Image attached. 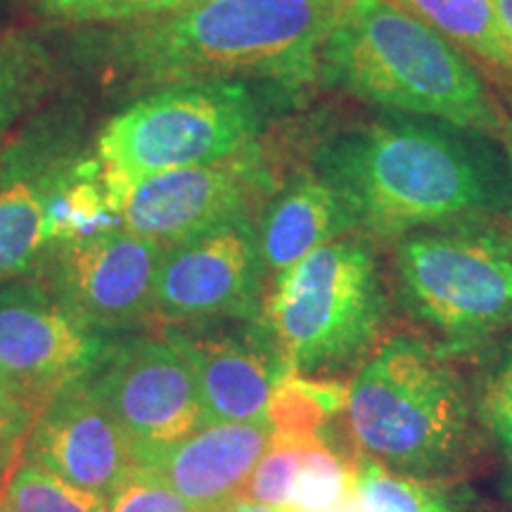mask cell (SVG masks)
<instances>
[{
  "label": "cell",
  "mask_w": 512,
  "mask_h": 512,
  "mask_svg": "<svg viewBox=\"0 0 512 512\" xmlns=\"http://www.w3.org/2000/svg\"><path fill=\"white\" fill-rule=\"evenodd\" d=\"M496 143L448 121L382 110L328 133L311 162L363 233L399 240L420 228L512 211L510 166Z\"/></svg>",
  "instance_id": "obj_1"
},
{
  "label": "cell",
  "mask_w": 512,
  "mask_h": 512,
  "mask_svg": "<svg viewBox=\"0 0 512 512\" xmlns=\"http://www.w3.org/2000/svg\"><path fill=\"white\" fill-rule=\"evenodd\" d=\"M344 0H190L164 15L95 29L83 55L131 86L256 81L297 93Z\"/></svg>",
  "instance_id": "obj_2"
},
{
  "label": "cell",
  "mask_w": 512,
  "mask_h": 512,
  "mask_svg": "<svg viewBox=\"0 0 512 512\" xmlns=\"http://www.w3.org/2000/svg\"><path fill=\"white\" fill-rule=\"evenodd\" d=\"M318 74L368 105L441 119L496 140L508 121L475 64L392 0H344L320 50Z\"/></svg>",
  "instance_id": "obj_3"
},
{
  "label": "cell",
  "mask_w": 512,
  "mask_h": 512,
  "mask_svg": "<svg viewBox=\"0 0 512 512\" xmlns=\"http://www.w3.org/2000/svg\"><path fill=\"white\" fill-rule=\"evenodd\" d=\"M354 444L396 472L448 470L472 444V406L448 358L413 335L382 342L349 384Z\"/></svg>",
  "instance_id": "obj_4"
},
{
  "label": "cell",
  "mask_w": 512,
  "mask_h": 512,
  "mask_svg": "<svg viewBox=\"0 0 512 512\" xmlns=\"http://www.w3.org/2000/svg\"><path fill=\"white\" fill-rule=\"evenodd\" d=\"M285 93L256 81L174 83L114 114L95 140V159L117 204L140 178L219 162L256 143Z\"/></svg>",
  "instance_id": "obj_5"
},
{
  "label": "cell",
  "mask_w": 512,
  "mask_h": 512,
  "mask_svg": "<svg viewBox=\"0 0 512 512\" xmlns=\"http://www.w3.org/2000/svg\"><path fill=\"white\" fill-rule=\"evenodd\" d=\"M387 297L370 242L342 235L275 273L261 325L302 375L344 366L380 335Z\"/></svg>",
  "instance_id": "obj_6"
},
{
  "label": "cell",
  "mask_w": 512,
  "mask_h": 512,
  "mask_svg": "<svg viewBox=\"0 0 512 512\" xmlns=\"http://www.w3.org/2000/svg\"><path fill=\"white\" fill-rule=\"evenodd\" d=\"M396 285L415 318L453 344L512 328V211L413 230L396 240Z\"/></svg>",
  "instance_id": "obj_7"
},
{
  "label": "cell",
  "mask_w": 512,
  "mask_h": 512,
  "mask_svg": "<svg viewBox=\"0 0 512 512\" xmlns=\"http://www.w3.org/2000/svg\"><path fill=\"white\" fill-rule=\"evenodd\" d=\"M280 188L261 140L219 162L162 171L126 185L119 195L121 226L164 249L238 216H259Z\"/></svg>",
  "instance_id": "obj_8"
},
{
  "label": "cell",
  "mask_w": 512,
  "mask_h": 512,
  "mask_svg": "<svg viewBox=\"0 0 512 512\" xmlns=\"http://www.w3.org/2000/svg\"><path fill=\"white\" fill-rule=\"evenodd\" d=\"M264 273L256 216L223 221L164 249L152 320L159 325L259 320Z\"/></svg>",
  "instance_id": "obj_9"
},
{
  "label": "cell",
  "mask_w": 512,
  "mask_h": 512,
  "mask_svg": "<svg viewBox=\"0 0 512 512\" xmlns=\"http://www.w3.org/2000/svg\"><path fill=\"white\" fill-rule=\"evenodd\" d=\"M107 344L105 332L83 323L43 280L0 283V373L36 415L91 375Z\"/></svg>",
  "instance_id": "obj_10"
},
{
  "label": "cell",
  "mask_w": 512,
  "mask_h": 512,
  "mask_svg": "<svg viewBox=\"0 0 512 512\" xmlns=\"http://www.w3.org/2000/svg\"><path fill=\"white\" fill-rule=\"evenodd\" d=\"M86 380L131 441L136 460L204 427L195 375L162 335L107 344Z\"/></svg>",
  "instance_id": "obj_11"
},
{
  "label": "cell",
  "mask_w": 512,
  "mask_h": 512,
  "mask_svg": "<svg viewBox=\"0 0 512 512\" xmlns=\"http://www.w3.org/2000/svg\"><path fill=\"white\" fill-rule=\"evenodd\" d=\"M162 254L157 240L121 226L50 247L41 261L43 283L91 328L131 330L152 320Z\"/></svg>",
  "instance_id": "obj_12"
},
{
  "label": "cell",
  "mask_w": 512,
  "mask_h": 512,
  "mask_svg": "<svg viewBox=\"0 0 512 512\" xmlns=\"http://www.w3.org/2000/svg\"><path fill=\"white\" fill-rule=\"evenodd\" d=\"M24 460L105 501L138 467L131 441L86 377L64 387L38 411Z\"/></svg>",
  "instance_id": "obj_13"
},
{
  "label": "cell",
  "mask_w": 512,
  "mask_h": 512,
  "mask_svg": "<svg viewBox=\"0 0 512 512\" xmlns=\"http://www.w3.org/2000/svg\"><path fill=\"white\" fill-rule=\"evenodd\" d=\"M166 342L181 351L195 375L204 425L268 422V401L287 370L264 325L207 330L204 323L162 325Z\"/></svg>",
  "instance_id": "obj_14"
},
{
  "label": "cell",
  "mask_w": 512,
  "mask_h": 512,
  "mask_svg": "<svg viewBox=\"0 0 512 512\" xmlns=\"http://www.w3.org/2000/svg\"><path fill=\"white\" fill-rule=\"evenodd\" d=\"M76 155L74 128L60 121L38 124L5 145L0 166V283L27 278L41 266L48 252V190Z\"/></svg>",
  "instance_id": "obj_15"
},
{
  "label": "cell",
  "mask_w": 512,
  "mask_h": 512,
  "mask_svg": "<svg viewBox=\"0 0 512 512\" xmlns=\"http://www.w3.org/2000/svg\"><path fill=\"white\" fill-rule=\"evenodd\" d=\"M273 439L271 422H214L190 437L138 456V467L155 472L202 512H226L252 477Z\"/></svg>",
  "instance_id": "obj_16"
},
{
  "label": "cell",
  "mask_w": 512,
  "mask_h": 512,
  "mask_svg": "<svg viewBox=\"0 0 512 512\" xmlns=\"http://www.w3.org/2000/svg\"><path fill=\"white\" fill-rule=\"evenodd\" d=\"M259 247L268 271L280 273L313 249L358 230L344 197L316 171L292 176L259 214Z\"/></svg>",
  "instance_id": "obj_17"
},
{
  "label": "cell",
  "mask_w": 512,
  "mask_h": 512,
  "mask_svg": "<svg viewBox=\"0 0 512 512\" xmlns=\"http://www.w3.org/2000/svg\"><path fill=\"white\" fill-rule=\"evenodd\" d=\"M451 41L486 83L512 100V43L494 0H392Z\"/></svg>",
  "instance_id": "obj_18"
},
{
  "label": "cell",
  "mask_w": 512,
  "mask_h": 512,
  "mask_svg": "<svg viewBox=\"0 0 512 512\" xmlns=\"http://www.w3.org/2000/svg\"><path fill=\"white\" fill-rule=\"evenodd\" d=\"M117 228H121L119 204L102 176L98 159L81 155L69 159L48 190V249L98 238Z\"/></svg>",
  "instance_id": "obj_19"
},
{
  "label": "cell",
  "mask_w": 512,
  "mask_h": 512,
  "mask_svg": "<svg viewBox=\"0 0 512 512\" xmlns=\"http://www.w3.org/2000/svg\"><path fill=\"white\" fill-rule=\"evenodd\" d=\"M354 503L358 512H463L446 486L396 472L373 458L354 465Z\"/></svg>",
  "instance_id": "obj_20"
},
{
  "label": "cell",
  "mask_w": 512,
  "mask_h": 512,
  "mask_svg": "<svg viewBox=\"0 0 512 512\" xmlns=\"http://www.w3.org/2000/svg\"><path fill=\"white\" fill-rule=\"evenodd\" d=\"M347 396L349 387L342 382L316 380L287 370L268 401V422L275 434L318 437L325 422L347 406Z\"/></svg>",
  "instance_id": "obj_21"
},
{
  "label": "cell",
  "mask_w": 512,
  "mask_h": 512,
  "mask_svg": "<svg viewBox=\"0 0 512 512\" xmlns=\"http://www.w3.org/2000/svg\"><path fill=\"white\" fill-rule=\"evenodd\" d=\"M50 60L34 38L0 34V136L43 98Z\"/></svg>",
  "instance_id": "obj_22"
},
{
  "label": "cell",
  "mask_w": 512,
  "mask_h": 512,
  "mask_svg": "<svg viewBox=\"0 0 512 512\" xmlns=\"http://www.w3.org/2000/svg\"><path fill=\"white\" fill-rule=\"evenodd\" d=\"M5 512H110V501L22 460L3 494Z\"/></svg>",
  "instance_id": "obj_23"
},
{
  "label": "cell",
  "mask_w": 512,
  "mask_h": 512,
  "mask_svg": "<svg viewBox=\"0 0 512 512\" xmlns=\"http://www.w3.org/2000/svg\"><path fill=\"white\" fill-rule=\"evenodd\" d=\"M354 496V465H347L323 437L306 444L302 465L292 479L285 510H330Z\"/></svg>",
  "instance_id": "obj_24"
},
{
  "label": "cell",
  "mask_w": 512,
  "mask_h": 512,
  "mask_svg": "<svg viewBox=\"0 0 512 512\" xmlns=\"http://www.w3.org/2000/svg\"><path fill=\"white\" fill-rule=\"evenodd\" d=\"M311 439L313 437H287V434L273 432L271 444L256 463L252 477L242 491V498L275 510H285L292 479L302 465L306 444Z\"/></svg>",
  "instance_id": "obj_25"
},
{
  "label": "cell",
  "mask_w": 512,
  "mask_h": 512,
  "mask_svg": "<svg viewBox=\"0 0 512 512\" xmlns=\"http://www.w3.org/2000/svg\"><path fill=\"white\" fill-rule=\"evenodd\" d=\"M43 17L64 24H124L178 10L190 0H31Z\"/></svg>",
  "instance_id": "obj_26"
},
{
  "label": "cell",
  "mask_w": 512,
  "mask_h": 512,
  "mask_svg": "<svg viewBox=\"0 0 512 512\" xmlns=\"http://www.w3.org/2000/svg\"><path fill=\"white\" fill-rule=\"evenodd\" d=\"M110 512H202L185 501L155 472L136 467L131 479L110 498Z\"/></svg>",
  "instance_id": "obj_27"
},
{
  "label": "cell",
  "mask_w": 512,
  "mask_h": 512,
  "mask_svg": "<svg viewBox=\"0 0 512 512\" xmlns=\"http://www.w3.org/2000/svg\"><path fill=\"white\" fill-rule=\"evenodd\" d=\"M482 415L512 458V347L486 382Z\"/></svg>",
  "instance_id": "obj_28"
},
{
  "label": "cell",
  "mask_w": 512,
  "mask_h": 512,
  "mask_svg": "<svg viewBox=\"0 0 512 512\" xmlns=\"http://www.w3.org/2000/svg\"><path fill=\"white\" fill-rule=\"evenodd\" d=\"M36 413L27 406H5L0 403V491L15 475L24 460V448L34 425Z\"/></svg>",
  "instance_id": "obj_29"
},
{
  "label": "cell",
  "mask_w": 512,
  "mask_h": 512,
  "mask_svg": "<svg viewBox=\"0 0 512 512\" xmlns=\"http://www.w3.org/2000/svg\"><path fill=\"white\" fill-rule=\"evenodd\" d=\"M494 3H496L498 17H501L505 34H508L510 43H512V0H494Z\"/></svg>",
  "instance_id": "obj_30"
},
{
  "label": "cell",
  "mask_w": 512,
  "mask_h": 512,
  "mask_svg": "<svg viewBox=\"0 0 512 512\" xmlns=\"http://www.w3.org/2000/svg\"><path fill=\"white\" fill-rule=\"evenodd\" d=\"M226 512H283V510H275V508H268V505L247 501V498H238V501L230 505Z\"/></svg>",
  "instance_id": "obj_31"
},
{
  "label": "cell",
  "mask_w": 512,
  "mask_h": 512,
  "mask_svg": "<svg viewBox=\"0 0 512 512\" xmlns=\"http://www.w3.org/2000/svg\"><path fill=\"white\" fill-rule=\"evenodd\" d=\"M498 143H501V147H503V155H505V159H508L510 176H512V117H508V121H505Z\"/></svg>",
  "instance_id": "obj_32"
},
{
  "label": "cell",
  "mask_w": 512,
  "mask_h": 512,
  "mask_svg": "<svg viewBox=\"0 0 512 512\" xmlns=\"http://www.w3.org/2000/svg\"><path fill=\"white\" fill-rule=\"evenodd\" d=\"M0 403H5V406H24V403L19 401V396L15 394V389L10 387V382L5 380L3 373H0Z\"/></svg>",
  "instance_id": "obj_33"
},
{
  "label": "cell",
  "mask_w": 512,
  "mask_h": 512,
  "mask_svg": "<svg viewBox=\"0 0 512 512\" xmlns=\"http://www.w3.org/2000/svg\"><path fill=\"white\" fill-rule=\"evenodd\" d=\"M283 512H299V510H283ZM313 512H358L356 510V503H354V496L349 498L347 503L337 505V508H330V510H313Z\"/></svg>",
  "instance_id": "obj_34"
},
{
  "label": "cell",
  "mask_w": 512,
  "mask_h": 512,
  "mask_svg": "<svg viewBox=\"0 0 512 512\" xmlns=\"http://www.w3.org/2000/svg\"><path fill=\"white\" fill-rule=\"evenodd\" d=\"M3 157H5V145H0V166H3Z\"/></svg>",
  "instance_id": "obj_35"
},
{
  "label": "cell",
  "mask_w": 512,
  "mask_h": 512,
  "mask_svg": "<svg viewBox=\"0 0 512 512\" xmlns=\"http://www.w3.org/2000/svg\"><path fill=\"white\" fill-rule=\"evenodd\" d=\"M3 494H5V489L0 491V512H5V510H3Z\"/></svg>",
  "instance_id": "obj_36"
}]
</instances>
